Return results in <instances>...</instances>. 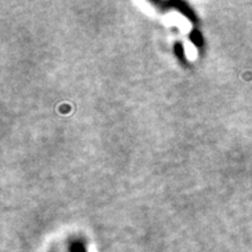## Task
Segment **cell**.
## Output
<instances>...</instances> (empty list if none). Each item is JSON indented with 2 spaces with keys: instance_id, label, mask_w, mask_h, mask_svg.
<instances>
[{
  "instance_id": "obj_1",
  "label": "cell",
  "mask_w": 252,
  "mask_h": 252,
  "mask_svg": "<svg viewBox=\"0 0 252 252\" xmlns=\"http://www.w3.org/2000/svg\"><path fill=\"white\" fill-rule=\"evenodd\" d=\"M70 252H88L87 251V246L83 241L80 239H75L73 242H71L70 245Z\"/></svg>"
}]
</instances>
